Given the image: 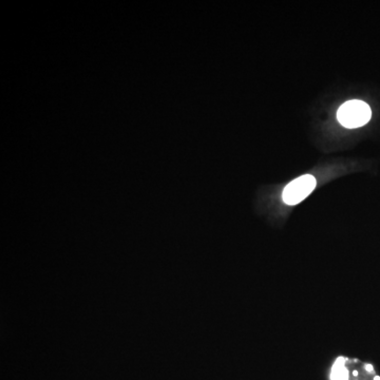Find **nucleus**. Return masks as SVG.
<instances>
[{
    "label": "nucleus",
    "mask_w": 380,
    "mask_h": 380,
    "mask_svg": "<svg viewBox=\"0 0 380 380\" xmlns=\"http://www.w3.org/2000/svg\"><path fill=\"white\" fill-rule=\"evenodd\" d=\"M372 118L369 106L359 100H353L344 103L337 112L339 123L345 128L354 129L367 124Z\"/></svg>",
    "instance_id": "obj_2"
},
{
    "label": "nucleus",
    "mask_w": 380,
    "mask_h": 380,
    "mask_svg": "<svg viewBox=\"0 0 380 380\" xmlns=\"http://www.w3.org/2000/svg\"><path fill=\"white\" fill-rule=\"evenodd\" d=\"M316 184V179L311 174L301 175L298 179L291 181L284 188L282 199L287 205H297L313 192Z\"/></svg>",
    "instance_id": "obj_3"
},
{
    "label": "nucleus",
    "mask_w": 380,
    "mask_h": 380,
    "mask_svg": "<svg viewBox=\"0 0 380 380\" xmlns=\"http://www.w3.org/2000/svg\"><path fill=\"white\" fill-rule=\"evenodd\" d=\"M330 380H380V375L371 363L340 357L330 371Z\"/></svg>",
    "instance_id": "obj_1"
}]
</instances>
